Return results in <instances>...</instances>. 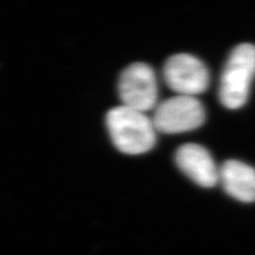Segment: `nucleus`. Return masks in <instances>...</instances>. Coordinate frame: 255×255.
Instances as JSON below:
<instances>
[{
	"label": "nucleus",
	"instance_id": "1",
	"mask_svg": "<svg viewBox=\"0 0 255 255\" xmlns=\"http://www.w3.org/2000/svg\"><path fill=\"white\" fill-rule=\"evenodd\" d=\"M106 125L114 145L125 154L145 153L156 143L153 123L144 113L119 106L108 112Z\"/></svg>",
	"mask_w": 255,
	"mask_h": 255
},
{
	"label": "nucleus",
	"instance_id": "7",
	"mask_svg": "<svg viewBox=\"0 0 255 255\" xmlns=\"http://www.w3.org/2000/svg\"><path fill=\"white\" fill-rule=\"evenodd\" d=\"M219 180L234 199L245 203L255 201V169L243 162L228 160L219 169Z\"/></svg>",
	"mask_w": 255,
	"mask_h": 255
},
{
	"label": "nucleus",
	"instance_id": "3",
	"mask_svg": "<svg viewBox=\"0 0 255 255\" xmlns=\"http://www.w3.org/2000/svg\"><path fill=\"white\" fill-rule=\"evenodd\" d=\"M205 120V110L195 97L177 96L160 103L155 109L152 123L155 129L174 134L201 127Z\"/></svg>",
	"mask_w": 255,
	"mask_h": 255
},
{
	"label": "nucleus",
	"instance_id": "2",
	"mask_svg": "<svg viewBox=\"0 0 255 255\" xmlns=\"http://www.w3.org/2000/svg\"><path fill=\"white\" fill-rule=\"evenodd\" d=\"M255 77V46L240 44L229 55L221 74L219 90L221 104L231 110L244 106Z\"/></svg>",
	"mask_w": 255,
	"mask_h": 255
},
{
	"label": "nucleus",
	"instance_id": "6",
	"mask_svg": "<svg viewBox=\"0 0 255 255\" xmlns=\"http://www.w3.org/2000/svg\"><path fill=\"white\" fill-rule=\"evenodd\" d=\"M179 168L201 187H214L219 181V170L209 151L198 144L180 146L175 154Z\"/></svg>",
	"mask_w": 255,
	"mask_h": 255
},
{
	"label": "nucleus",
	"instance_id": "4",
	"mask_svg": "<svg viewBox=\"0 0 255 255\" xmlns=\"http://www.w3.org/2000/svg\"><path fill=\"white\" fill-rule=\"evenodd\" d=\"M118 90L125 107L141 113L154 108L158 84L153 69L144 63L129 64L119 77Z\"/></svg>",
	"mask_w": 255,
	"mask_h": 255
},
{
	"label": "nucleus",
	"instance_id": "5",
	"mask_svg": "<svg viewBox=\"0 0 255 255\" xmlns=\"http://www.w3.org/2000/svg\"><path fill=\"white\" fill-rule=\"evenodd\" d=\"M166 85L180 96L194 97L209 87L208 67L192 55L180 53L169 57L163 69Z\"/></svg>",
	"mask_w": 255,
	"mask_h": 255
}]
</instances>
